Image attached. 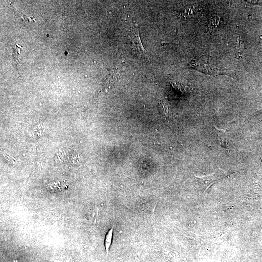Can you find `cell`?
Segmentation results:
<instances>
[{"mask_svg": "<svg viewBox=\"0 0 262 262\" xmlns=\"http://www.w3.org/2000/svg\"><path fill=\"white\" fill-rule=\"evenodd\" d=\"M127 40L131 51L135 56L141 59L148 60V56L141 41L137 25L134 24L131 27L128 35Z\"/></svg>", "mask_w": 262, "mask_h": 262, "instance_id": "obj_1", "label": "cell"}, {"mask_svg": "<svg viewBox=\"0 0 262 262\" xmlns=\"http://www.w3.org/2000/svg\"><path fill=\"white\" fill-rule=\"evenodd\" d=\"M213 128L217 134L218 139L221 146L224 148L228 149L229 139L227 133V130L226 129H220L215 126Z\"/></svg>", "mask_w": 262, "mask_h": 262, "instance_id": "obj_2", "label": "cell"}, {"mask_svg": "<svg viewBox=\"0 0 262 262\" xmlns=\"http://www.w3.org/2000/svg\"><path fill=\"white\" fill-rule=\"evenodd\" d=\"M113 233V227H112L108 231L106 235L105 239V247L106 252V255L108 254L109 250L112 242Z\"/></svg>", "mask_w": 262, "mask_h": 262, "instance_id": "obj_3", "label": "cell"}, {"mask_svg": "<svg viewBox=\"0 0 262 262\" xmlns=\"http://www.w3.org/2000/svg\"><path fill=\"white\" fill-rule=\"evenodd\" d=\"M220 21V18L218 16H214L212 17L209 21L208 28L209 30L213 31L218 26Z\"/></svg>", "mask_w": 262, "mask_h": 262, "instance_id": "obj_4", "label": "cell"}, {"mask_svg": "<svg viewBox=\"0 0 262 262\" xmlns=\"http://www.w3.org/2000/svg\"><path fill=\"white\" fill-rule=\"evenodd\" d=\"M237 50L239 52V53H242L243 51V48H242V46L241 44V38L239 37L237 38Z\"/></svg>", "mask_w": 262, "mask_h": 262, "instance_id": "obj_5", "label": "cell"}, {"mask_svg": "<svg viewBox=\"0 0 262 262\" xmlns=\"http://www.w3.org/2000/svg\"><path fill=\"white\" fill-rule=\"evenodd\" d=\"M161 107L162 108V110H163L165 113H166L167 112V107L166 104L164 103H160Z\"/></svg>", "mask_w": 262, "mask_h": 262, "instance_id": "obj_6", "label": "cell"}]
</instances>
